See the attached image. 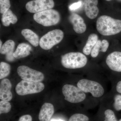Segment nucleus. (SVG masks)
Here are the masks:
<instances>
[{
  "mask_svg": "<svg viewBox=\"0 0 121 121\" xmlns=\"http://www.w3.org/2000/svg\"><path fill=\"white\" fill-rule=\"evenodd\" d=\"M96 28L98 32L103 35H116L121 32V20L103 15L97 20Z\"/></svg>",
  "mask_w": 121,
  "mask_h": 121,
  "instance_id": "f257e3e1",
  "label": "nucleus"
},
{
  "mask_svg": "<svg viewBox=\"0 0 121 121\" xmlns=\"http://www.w3.org/2000/svg\"><path fill=\"white\" fill-rule=\"evenodd\" d=\"M76 86L87 95H91L95 99L102 97L105 93L102 84L98 81L90 79L82 78L79 79Z\"/></svg>",
  "mask_w": 121,
  "mask_h": 121,
  "instance_id": "f03ea898",
  "label": "nucleus"
},
{
  "mask_svg": "<svg viewBox=\"0 0 121 121\" xmlns=\"http://www.w3.org/2000/svg\"><path fill=\"white\" fill-rule=\"evenodd\" d=\"M86 55L80 52H70L62 56L61 63L65 68L71 69H80L87 64Z\"/></svg>",
  "mask_w": 121,
  "mask_h": 121,
  "instance_id": "7ed1b4c3",
  "label": "nucleus"
},
{
  "mask_svg": "<svg viewBox=\"0 0 121 121\" xmlns=\"http://www.w3.org/2000/svg\"><path fill=\"white\" fill-rule=\"evenodd\" d=\"M63 95L65 100L73 104L83 103L86 101L87 95L76 86L66 84L62 89Z\"/></svg>",
  "mask_w": 121,
  "mask_h": 121,
  "instance_id": "20e7f679",
  "label": "nucleus"
},
{
  "mask_svg": "<svg viewBox=\"0 0 121 121\" xmlns=\"http://www.w3.org/2000/svg\"><path fill=\"white\" fill-rule=\"evenodd\" d=\"M33 19L38 23L45 27H49L58 23L60 17L58 12L51 9L35 13Z\"/></svg>",
  "mask_w": 121,
  "mask_h": 121,
  "instance_id": "39448f33",
  "label": "nucleus"
},
{
  "mask_svg": "<svg viewBox=\"0 0 121 121\" xmlns=\"http://www.w3.org/2000/svg\"><path fill=\"white\" fill-rule=\"evenodd\" d=\"M64 36V34L62 30L60 29L52 30L41 37L39 44L42 49L49 50L61 42Z\"/></svg>",
  "mask_w": 121,
  "mask_h": 121,
  "instance_id": "423d86ee",
  "label": "nucleus"
},
{
  "mask_svg": "<svg viewBox=\"0 0 121 121\" xmlns=\"http://www.w3.org/2000/svg\"><path fill=\"white\" fill-rule=\"evenodd\" d=\"M44 89V85L41 82H33L22 80L16 86V92L20 95L36 94L41 92Z\"/></svg>",
  "mask_w": 121,
  "mask_h": 121,
  "instance_id": "0eeeda50",
  "label": "nucleus"
},
{
  "mask_svg": "<svg viewBox=\"0 0 121 121\" xmlns=\"http://www.w3.org/2000/svg\"><path fill=\"white\" fill-rule=\"evenodd\" d=\"M17 72L23 80L33 82H41L44 79L43 74L40 72L22 65L17 68Z\"/></svg>",
  "mask_w": 121,
  "mask_h": 121,
  "instance_id": "6e6552de",
  "label": "nucleus"
},
{
  "mask_svg": "<svg viewBox=\"0 0 121 121\" xmlns=\"http://www.w3.org/2000/svg\"><path fill=\"white\" fill-rule=\"evenodd\" d=\"M54 5L53 0H33L26 4V8L31 13H36L51 9Z\"/></svg>",
  "mask_w": 121,
  "mask_h": 121,
  "instance_id": "1a4fd4ad",
  "label": "nucleus"
},
{
  "mask_svg": "<svg viewBox=\"0 0 121 121\" xmlns=\"http://www.w3.org/2000/svg\"><path fill=\"white\" fill-rule=\"evenodd\" d=\"M109 69L115 72H121V52L115 51L108 55L106 59Z\"/></svg>",
  "mask_w": 121,
  "mask_h": 121,
  "instance_id": "9d476101",
  "label": "nucleus"
},
{
  "mask_svg": "<svg viewBox=\"0 0 121 121\" xmlns=\"http://www.w3.org/2000/svg\"><path fill=\"white\" fill-rule=\"evenodd\" d=\"M69 20L73 26L75 32L78 34H82L86 31V24L84 20L80 15L72 13L69 17Z\"/></svg>",
  "mask_w": 121,
  "mask_h": 121,
  "instance_id": "9b49d317",
  "label": "nucleus"
},
{
  "mask_svg": "<svg viewBox=\"0 0 121 121\" xmlns=\"http://www.w3.org/2000/svg\"><path fill=\"white\" fill-rule=\"evenodd\" d=\"M98 2V0H84V12L87 17L91 19H95L99 13Z\"/></svg>",
  "mask_w": 121,
  "mask_h": 121,
  "instance_id": "f8f14e48",
  "label": "nucleus"
},
{
  "mask_svg": "<svg viewBox=\"0 0 121 121\" xmlns=\"http://www.w3.org/2000/svg\"><path fill=\"white\" fill-rule=\"evenodd\" d=\"M12 84L8 79H4L1 82L0 84V99L3 101L9 102L13 98L11 91Z\"/></svg>",
  "mask_w": 121,
  "mask_h": 121,
  "instance_id": "ddd939ff",
  "label": "nucleus"
},
{
  "mask_svg": "<svg viewBox=\"0 0 121 121\" xmlns=\"http://www.w3.org/2000/svg\"><path fill=\"white\" fill-rule=\"evenodd\" d=\"M54 113V108L52 104L45 103L42 106L39 114L40 121H49Z\"/></svg>",
  "mask_w": 121,
  "mask_h": 121,
  "instance_id": "4468645a",
  "label": "nucleus"
},
{
  "mask_svg": "<svg viewBox=\"0 0 121 121\" xmlns=\"http://www.w3.org/2000/svg\"><path fill=\"white\" fill-rule=\"evenodd\" d=\"M15 42L12 40H8L2 45L1 48L0 52L1 54L6 55V59L9 61L14 60L13 54L15 49Z\"/></svg>",
  "mask_w": 121,
  "mask_h": 121,
  "instance_id": "2eb2a0df",
  "label": "nucleus"
},
{
  "mask_svg": "<svg viewBox=\"0 0 121 121\" xmlns=\"http://www.w3.org/2000/svg\"><path fill=\"white\" fill-rule=\"evenodd\" d=\"M32 48L28 44L22 43L17 46L13 56L15 59H20L27 57L30 55Z\"/></svg>",
  "mask_w": 121,
  "mask_h": 121,
  "instance_id": "dca6fc26",
  "label": "nucleus"
},
{
  "mask_svg": "<svg viewBox=\"0 0 121 121\" xmlns=\"http://www.w3.org/2000/svg\"><path fill=\"white\" fill-rule=\"evenodd\" d=\"M21 34L33 46L37 47L39 45V36L32 30L28 29H23Z\"/></svg>",
  "mask_w": 121,
  "mask_h": 121,
  "instance_id": "f3484780",
  "label": "nucleus"
},
{
  "mask_svg": "<svg viewBox=\"0 0 121 121\" xmlns=\"http://www.w3.org/2000/svg\"><path fill=\"white\" fill-rule=\"evenodd\" d=\"M98 40V35L94 33L91 34L89 36L86 44L83 48V54L86 56L91 54V50Z\"/></svg>",
  "mask_w": 121,
  "mask_h": 121,
  "instance_id": "a211bd4d",
  "label": "nucleus"
},
{
  "mask_svg": "<svg viewBox=\"0 0 121 121\" xmlns=\"http://www.w3.org/2000/svg\"><path fill=\"white\" fill-rule=\"evenodd\" d=\"M1 20L2 24L6 27L9 26L11 23H16L17 21L16 16L10 9L2 14Z\"/></svg>",
  "mask_w": 121,
  "mask_h": 121,
  "instance_id": "6ab92c4d",
  "label": "nucleus"
},
{
  "mask_svg": "<svg viewBox=\"0 0 121 121\" xmlns=\"http://www.w3.org/2000/svg\"><path fill=\"white\" fill-rule=\"evenodd\" d=\"M10 65L7 63L1 62L0 63V79L7 77L10 73Z\"/></svg>",
  "mask_w": 121,
  "mask_h": 121,
  "instance_id": "aec40b11",
  "label": "nucleus"
},
{
  "mask_svg": "<svg viewBox=\"0 0 121 121\" xmlns=\"http://www.w3.org/2000/svg\"><path fill=\"white\" fill-rule=\"evenodd\" d=\"M104 121H118L114 111L110 108L104 111Z\"/></svg>",
  "mask_w": 121,
  "mask_h": 121,
  "instance_id": "412c9836",
  "label": "nucleus"
},
{
  "mask_svg": "<svg viewBox=\"0 0 121 121\" xmlns=\"http://www.w3.org/2000/svg\"><path fill=\"white\" fill-rule=\"evenodd\" d=\"M88 116L82 113L74 114L70 117L68 121H89Z\"/></svg>",
  "mask_w": 121,
  "mask_h": 121,
  "instance_id": "4be33fe9",
  "label": "nucleus"
},
{
  "mask_svg": "<svg viewBox=\"0 0 121 121\" xmlns=\"http://www.w3.org/2000/svg\"><path fill=\"white\" fill-rule=\"evenodd\" d=\"M11 104L9 102L1 100L0 102V114L7 113L10 111Z\"/></svg>",
  "mask_w": 121,
  "mask_h": 121,
  "instance_id": "5701e85b",
  "label": "nucleus"
},
{
  "mask_svg": "<svg viewBox=\"0 0 121 121\" xmlns=\"http://www.w3.org/2000/svg\"><path fill=\"white\" fill-rule=\"evenodd\" d=\"M101 41L98 40L95 45L91 50V56L93 58H95L98 56L99 52H101Z\"/></svg>",
  "mask_w": 121,
  "mask_h": 121,
  "instance_id": "b1692460",
  "label": "nucleus"
},
{
  "mask_svg": "<svg viewBox=\"0 0 121 121\" xmlns=\"http://www.w3.org/2000/svg\"><path fill=\"white\" fill-rule=\"evenodd\" d=\"M112 106L113 108L117 111L121 110V95L116 94L113 97Z\"/></svg>",
  "mask_w": 121,
  "mask_h": 121,
  "instance_id": "393cba45",
  "label": "nucleus"
},
{
  "mask_svg": "<svg viewBox=\"0 0 121 121\" xmlns=\"http://www.w3.org/2000/svg\"><path fill=\"white\" fill-rule=\"evenodd\" d=\"M11 7L9 0H0V13L3 14L9 9Z\"/></svg>",
  "mask_w": 121,
  "mask_h": 121,
  "instance_id": "a878e982",
  "label": "nucleus"
},
{
  "mask_svg": "<svg viewBox=\"0 0 121 121\" xmlns=\"http://www.w3.org/2000/svg\"><path fill=\"white\" fill-rule=\"evenodd\" d=\"M109 46V43L106 40L104 39L101 41V52H105L107 51Z\"/></svg>",
  "mask_w": 121,
  "mask_h": 121,
  "instance_id": "bb28decb",
  "label": "nucleus"
},
{
  "mask_svg": "<svg viewBox=\"0 0 121 121\" xmlns=\"http://www.w3.org/2000/svg\"><path fill=\"white\" fill-rule=\"evenodd\" d=\"M82 2L81 1L72 4L69 6V9L70 11H74L80 8L82 6Z\"/></svg>",
  "mask_w": 121,
  "mask_h": 121,
  "instance_id": "cd10ccee",
  "label": "nucleus"
},
{
  "mask_svg": "<svg viewBox=\"0 0 121 121\" xmlns=\"http://www.w3.org/2000/svg\"><path fill=\"white\" fill-rule=\"evenodd\" d=\"M32 117L29 115H23L20 118L19 121H32Z\"/></svg>",
  "mask_w": 121,
  "mask_h": 121,
  "instance_id": "c85d7f7f",
  "label": "nucleus"
},
{
  "mask_svg": "<svg viewBox=\"0 0 121 121\" xmlns=\"http://www.w3.org/2000/svg\"><path fill=\"white\" fill-rule=\"evenodd\" d=\"M116 90L118 93L121 94V80L117 83L116 86Z\"/></svg>",
  "mask_w": 121,
  "mask_h": 121,
  "instance_id": "c756f323",
  "label": "nucleus"
},
{
  "mask_svg": "<svg viewBox=\"0 0 121 121\" xmlns=\"http://www.w3.org/2000/svg\"><path fill=\"white\" fill-rule=\"evenodd\" d=\"M51 121H64L63 120H62V119H53L51 120Z\"/></svg>",
  "mask_w": 121,
  "mask_h": 121,
  "instance_id": "7c9ffc66",
  "label": "nucleus"
},
{
  "mask_svg": "<svg viewBox=\"0 0 121 121\" xmlns=\"http://www.w3.org/2000/svg\"><path fill=\"white\" fill-rule=\"evenodd\" d=\"M2 42L1 41V40H0V48H1V47H2Z\"/></svg>",
  "mask_w": 121,
  "mask_h": 121,
  "instance_id": "2f4dec72",
  "label": "nucleus"
},
{
  "mask_svg": "<svg viewBox=\"0 0 121 121\" xmlns=\"http://www.w3.org/2000/svg\"><path fill=\"white\" fill-rule=\"evenodd\" d=\"M106 1H110L112 0H105Z\"/></svg>",
  "mask_w": 121,
  "mask_h": 121,
  "instance_id": "473e14b6",
  "label": "nucleus"
},
{
  "mask_svg": "<svg viewBox=\"0 0 121 121\" xmlns=\"http://www.w3.org/2000/svg\"><path fill=\"white\" fill-rule=\"evenodd\" d=\"M121 121V119H119V121Z\"/></svg>",
  "mask_w": 121,
  "mask_h": 121,
  "instance_id": "72a5a7b5",
  "label": "nucleus"
},
{
  "mask_svg": "<svg viewBox=\"0 0 121 121\" xmlns=\"http://www.w3.org/2000/svg\"><path fill=\"white\" fill-rule=\"evenodd\" d=\"M119 1H121V0H119Z\"/></svg>",
  "mask_w": 121,
  "mask_h": 121,
  "instance_id": "f704fd0d",
  "label": "nucleus"
}]
</instances>
